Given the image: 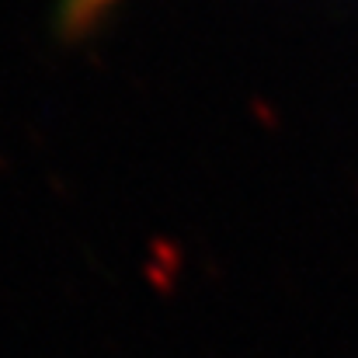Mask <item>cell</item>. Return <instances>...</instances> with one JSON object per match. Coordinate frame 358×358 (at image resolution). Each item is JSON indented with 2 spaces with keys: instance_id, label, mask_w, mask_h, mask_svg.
Listing matches in <instances>:
<instances>
[{
  "instance_id": "cell-1",
  "label": "cell",
  "mask_w": 358,
  "mask_h": 358,
  "mask_svg": "<svg viewBox=\"0 0 358 358\" xmlns=\"http://www.w3.org/2000/svg\"><path fill=\"white\" fill-rule=\"evenodd\" d=\"M115 0H66V10H63V17H66V24H73V28H84V24H91V21H98L108 7H112Z\"/></svg>"
}]
</instances>
